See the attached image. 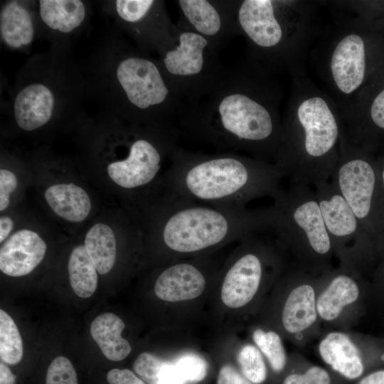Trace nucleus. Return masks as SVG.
<instances>
[{
	"instance_id": "f257e3e1",
	"label": "nucleus",
	"mask_w": 384,
	"mask_h": 384,
	"mask_svg": "<svg viewBox=\"0 0 384 384\" xmlns=\"http://www.w3.org/2000/svg\"><path fill=\"white\" fill-rule=\"evenodd\" d=\"M278 102L262 69L225 68L206 94L183 104L176 127L181 138L274 164L282 129Z\"/></svg>"
},
{
	"instance_id": "f03ea898",
	"label": "nucleus",
	"mask_w": 384,
	"mask_h": 384,
	"mask_svg": "<svg viewBox=\"0 0 384 384\" xmlns=\"http://www.w3.org/2000/svg\"><path fill=\"white\" fill-rule=\"evenodd\" d=\"M88 100L129 122L175 126L183 104L168 85L158 58L132 43L114 24L80 62Z\"/></svg>"
},
{
	"instance_id": "7ed1b4c3",
	"label": "nucleus",
	"mask_w": 384,
	"mask_h": 384,
	"mask_svg": "<svg viewBox=\"0 0 384 384\" xmlns=\"http://www.w3.org/2000/svg\"><path fill=\"white\" fill-rule=\"evenodd\" d=\"M284 178L274 164L245 154H205L178 146L156 191L167 199L244 208L257 198L278 199Z\"/></svg>"
},
{
	"instance_id": "20e7f679",
	"label": "nucleus",
	"mask_w": 384,
	"mask_h": 384,
	"mask_svg": "<svg viewBox=\"0 0 384 384\" xmlns=\"http://www.w3.org/2000/svg\"><path fill=\"white\" fill-rule=\"evenodd\" d=\"M86 100L87 82L80 62L69 50L50 47L31 56L18 71L7 112L17 128L33 133L63 121L82 120Z\"/></svg>"
},
{
	"instance_id": "39448f33",
	"label": "nucleus",
	"mask_w": 384,
	"mask_h": 384,
	"mask_svg": "<svg viewBox=\"0 0 384 384\" xmlns=\"http://www.w3.org/2000/svg\"><path fill=\"white\" fill-rule=\"evenodd\" d=\"M149 231L174 254H193L255 233L272 232L277 223L272 204L265 208L217 206L159 198L149 206Z\"/></svg>"
},
{
	"instance_id": "423d86ee",
	"label": "nucleus",
	"mask_w": 384,
	"mask_h": 384,
	"mask_svg": "<svg viewBox=\"0 0 384 384\" xmlns=\"http://www.w3.org/2000/svg\"><path fill=\"white\" fill-rule=\"evenodd\" d=\"M282 120L274 165L289 181L315 186L329 181L339 156L343 129L329 101L306 94Z\"/></svg>"
},
{
	"instance_id": "0eeeda50",
	"label": "nucleus",
	"mask_w": 384,
	"mask_h": 384,
	"mask_svg": "<svg viewBox=\"0 0 384 384\" xmlns=\"http://www.w3.org/2000/svg\"><path fill=\"white\" fill-rule=\"evenodd\" d=\"M112 134V160L106 171L112 181L126 192L142 194L156 189L162 167L179 146V130L171 125L155 126L129 122L104 111Z\"/></svg>"
},
{
	"instance_id": "6e6552de",
	"label": "nucleus",
	"mask_w": 384,
	"mask_h": 384,
	"mask_svg": "<svg viewBox=\"0 0 384 384\" xmlns=\"http://www.w3.org/2000/svg\"><path fill=\"white\" fill-rule=\"evenodd\" d=\"M273 205L277 211L274 233L281 247L290 249L305 267H321L334 249L314 190L289 181Z\"/></svg>"
},
{
	"instance_id": "1a4fd4ad",
	"label": "nucleus",
	"mask_w": 384,
	"mask_h": 384,
	"mask_svg": "<svg viewBox=\"0 0 384 384\" xmlns=\"http://www.w3.org/2000/svg\"><path fill=\"white\" fill-rule=\"evenodd\" d=\"M175 26V43L157 58L174 94L182 104H188L206 94L225 68L218 58L219 49L210 41L179 19Z\"/></svg>"
},
{
	"instance_id": "9d476101",
	"label": "nucleus",
	"mask_w": 384,
	"mask_h": 384,
	"mask_svg": "<svg viewBox=\"0 0 384 384\" xmlns=\"http://www.w3.org/2000/svg\"><path fill=\"white\" fill-rule=\"evenodd\" d=\"M114 25L142 51L159 55L176 40V28L161 0L101 1Z\"/></svg>"
},
{
	"instance_id": "9b49d317",
	"label": "nucleus",
	"mask_w": 384,
	"mask_h": 384,
	"mask_svg": "<svg viewBox=\"0 0 384 384\" xmlns=\"http://www.w3.org/2000/svg\"><path fill=\"white\" fill-rule=\"evenodd\" d=\"M291 1H238L235 17L252 56L268 63L283 60L289 45L287 12Z\"/></svg>"
},
{
	"instance_id": "f8f14e48",
	"label": "nucleus",
	"mask_w": 384,
	"mask_h": 384,
	"mask_svg": "<svg viewBox=\"0 0 384 384\" xmlns=\"http://www.w3.org/2000/svg\"><path fill=\"white\" fill-rule=\"evenodd\" d=\"M267 233H251L240 239V252L228 267L222 282L220 297L225 306L242 307L257 292L265 265L275 260L272 242L265 236Z\"/></svg>"
},
{
	"instance_id": "ddd939ff",
	"label": "nucleus",
	"mask_w": 384,
	"mask_h": 384,
	"mask_svg": "<svg viewBox=\"0 0 384 384\" xmlns=\"http://www.w3.org/2000/svg\"><path fill=\"white\" fill-rule=\"evenodd\" d=\"M314 188L334 251L352 262L365 244L366 232L346 201L329 181Z\"/></svg>"
},
{
	"instance_id": "4468645a",
	"label": "nucleus",
	"mask_w": 384,
	"mask_h": 384,
	"mask_svg": "<svg viewBox=\"0 0 384 384\" xmlns=\"http://www.w3.org/2000/svg\"><path fill=\"white\" fill-rule=\"evenodd\" d=\"M178 19L218 49L240 35L235 17L238 1L178 0Z\"/></svg>"
},
{
	"instance_id": "2eb2a0df",
	"label": "nucleus",
	"mask_w": 384,
	"mask_h": 384,
	"mask_svg": "<svg viewBox=\"0 0 384 384\" xmlns=\"http://www.w3.org/2000/svg\"><path fill=\"white\" fill-rule=\"evenodd\" d=\"M41 37L46 38L50 47L70 50L72 40L86 26L90 17L89 2L82 0L36 1Z\"/></svg>"
},
{
	"instance_id": "dca6fc26",
	"label": "nucleus",
	"mask_w": 384,
	"mask_h": 384,
	"mask_svg": "<svg viewBox=\"0 0 384 384\" xmlns=\"http://www.w3.org/2000/svg\"><path fill=\"white\" fill-rule=\"evenodd\" d=\"M329 75L337 90L352 95L363 84L366 72V48L363 38L351 30L333 46L329 61Z\"/></svg>"
},
{
	"instance_id": "f3484780",
	"label": "nucleus",
	"mask_w": 384,
	"mask_h": 384,
	"mask_svg": "<svg viewBox=\"0 0 384 384\" xmlns=\"http://www.w3.org/2000/svg\"><path fill=\"white\" fill-rule=\"evenodd\" d=\"M41 37L36 1L9 0L1 3L0 39L12 50H26Z\"/></svg>"
},
{
	"instance_id": "a211bd4d",
	"label": "nucleus",
	"mask_w": 384,
	"mask_h": 384,
	"mask_svg": "<svg viewBox=\"0 0 384 384\" xmlns=\"http://www.w3.org/2000/svg\"><path fill=\"white\" fill-rule=\"evenodd\" d=\"M47 245L39 234L24 228L13 233L0 249V270L18 277L31 273L43 260Z\"/></svg>"
},
{
	"instance_id": "6ab92c4d",
	"label": "nucleus",
	"mask_w": 384,
	"mask_h": 384,
	"mask_svg": "<svg viewBox=\"0 0 384 384\" xmlns=\"http://www.w3.org/2000/svg\"><path fill=\"white\" fill-rule=\"evenodd\" d=\"M206 286L203 272L190 262H178L165 268L157 277L154 292L160 299L175 302L199 297Z\"/></svg>"
},
{
	"instance_id": "aec40b11",
	"label": "nucleus",
	"mask_w": 384,
	"mask_h": 384,
	"mask_svg": "<svg viewBox=\"0 0 384 384\" xmlns=\"http://www.w3.org/2000/svg\"><path fill=\"white\" fill-rule=\"evenodd\" d=\"M319 351L332 370L346 380H357L367 373L360 351L344 333L328 334L320 342Z\"/></svg>"
},
{
	"instance_id": "412c9836",
	"label": "nucleus",
	"mask_w": 384,
	"mask_h": 384,
	"mask_svg": "<svg viewBox=\"0 0 384 384\" xmlns=\"http://www.w3.org/2000/svg\"><path fill=\"white\" fill-rule=\"evenodd\" d=\"M316 293L309 280L296 284L284 303L282 321L285 330L298 334L311 327L317 318Z\"/></svg>"
},
{
	"instance_id": "4be33fe9",
	"label": "nucleus",
	"mask_w": 384,
	"mask_h": 384,
	"mask_svg": "<svg viewBox=\"0 0 384 384\" xmlns=\"http://www.w3.org/2000/svg\"><path fill=\"white\" fill-rule=\"evenodd\" d=\"M44 198L58 217L70 223L84 221L91 212L92 203L88 193L73 183L50 186L44 192Z\"/></svg>"
},
{
	"instance_id": "5701e85b",
	"label": "nucleus",
	"mask_w": 384,
	"mask_h": 384,
	"mask_svg": "<svg viewBox=\"0 0 384 384\" xmlns=\"http://www.w3.org/2000/svg\"><path fill=\"white\" fill-rule=\"evenodd\" d=\"M359 294L358 283L351 275L344 272L334 274L316 299L317 313L323 320L333 321L344 307L354 303Z\"/></svg>"
},
{
	"instance_id": "b1692460",
	"label": "nucleus",
	"mask_w": 384,
	"mask_h": 384,
	"mask_svg": "<svg viewBox=\"0 0 384 384\" xmlns=\"http://www.w3.org/2000/svg\"><path fill=\"white\" fill-rule=\"evenodd\" d=\"M124 321L111 312L97 316L91 323L90 334L107 359L120 361L132 351L128 341L122 336Z\"/></svg>"
},
{
	"instance_id": "393cba45",
	"label": "nucleus",
	"mask_w": 384,
	"mask_h": 384,
	"mask_svg": "<svg viewBox=\"0 0 384 384\" xmlns=\"http://www.w3.org/2000/svg\"><path fill=\"white\" fill-rule=\"evenodd\" d=\"M100 274L110 272L117 259V240L113 229L103 223L87 230L83 243Z\"/></svg>"
},
{
	"instance_id": "a878e982",
	"label": "nucleus",
	"mask_w": 384,
	"mask_h": 384,
	"mask_svg": "<svg viewBox=\"0 0 384 384\" xmlns=\"http://www.w3.org/2000/svg\"><path fill=\"white\" fill-rule=\"evenodd\" d=\"M68 270L75 294L81 298L90 297L97 287L98 272L84 245H78L72 250Z\"/></svg>"
},
{
	"instance_id": "bb28decb",
	"label": "nucleus",
	"mask_w": 384,
	"mask_h": 384,
	"mask_svg": "<svg viewBox=\"0 0 384 384\" xmlns=\"http://www.w3.org/2000/svg\"><path fill=\"white\" fill-rule=\"evenodd\" d=\"M23 355V346L18 329L13 319L0 310V357L3 362L16 365Z\"/></svg>"
},
{
	"instance_id": "cd10ccee",
	"label": "nucleus",
	"mask_w": 384,
	"mask_h": 384,
	"mask_svg": "<svg viewBox=\"0 0 384 384\" xmlns=\"http://www.w3.org/2000/svg\"><path fill=\"white\" fill-rule=\"evenodd\" d=\"M255 343L267 359L272 370L282 372L287 365V356L279 336L272 331L256 329L252 334Z\"/></svg>"
},
{
	"instance_id": "c85d7f7f",
	"label": "nucleus",
	"mask_w": 384,
	"mask_h": 384,
	"mask_svg": "<svg viewBox=\"0 0 384 384\" xmlns=\"http://www.w3.org/2000/svg\"><path fill=\"white\" fill-rule=\"evenodd\" d=\"M242 374L253 384H262L267 378V369L263 356L253 345L241 348L237 358Z\"/></svg>"
},
{
	"instance_id": "c756f323",
	"label": "nucleus",
	"mask_w": 384,
	"mask_h": 384,
	"mask_svg": "<svg viewBox=\"0 0 384 384\" xmlns=\"http://www.w3.org/2000/svg\"><path fill=\"white\" fill-rule=\"evenodd\" d=\"M174 362L178 368L186 383L200 382L203 380L207 375V362L203 358L196 353H184Z\"/></svg>"
},
{
	"instance_id": "7c9ffc66",
	"label": "nucleus",
	"mask_w": 384,
	"mask_h": 384,
	"mask_svg": "<svg viewBox=\"0 0 384 384\" xmlns=\"http://www.w3.org/2000/svg\"><path fill=\"white\" fill-rule=\"evenodd\" d=\"M46 384H78L75 370L70 360L58 356L49 365Z\"/></svg>"
},
{
	"instance_id": "2f4dec72",
	"label": "nucleus",
	"mask_w": 384,
	"mask_h": 384,
	"mask_svg": "<svg viewBox=\"0 0 384 384\" xmlns=\"http://www.w3.org/2000/svg\"><path fill=\"white\" fill-rule=\"evenodd\" d=\"M164 363L153 354L144 352L134 362L133 369L146 384H159V374Z\"/></svg>"
},
{
	"instance_id": "473e14b6",
	"label": "nucleus",
	"mask_w": 384,
	"mask_h": 384,
	"mask_svg": "<svg viewBox=\"0 0 384 384\" xmlns=\"http://www.w3.org/2000/svg\"><path fill=\"white\" fill-rule=\"evenodd\" d=\"M282 384H333V378L325 368L312 366L302 372L294 371L289 373Z\"/></svg>"
},
{
	"instance_id": "72a5a7b5",
	"label": "nucleus",
	"mask_w": 384,
	"mask_h": 384,
	"mask_svg": "<svg viewBox=\"0 0 384 384\" xmlns=\"http://www.w3.org/2000/svg\"><path fill=\"white\" fill-rule=\"evenodd\" d=\"M18 186L15 174L9 169H0V210L4 211L9 206L11 194Z\"/></svg>"
},
{
	"instance_id": "f704fd0d",
	"label": "nucleus",
	"mask_w": 384,
	"mask_h": 384,
	"mask_svg": "<svg viewBox=\"0 0 384 384\" xmlns=\"http://www.w3.org/2000/svg\"><path fill=\"white\" fill-rule=\"evenodd\" d=\"M107 380L109 384H146L129 369H111L107 374Z\"/></svg>"
},
{
	"instance_id": "c9c22d12",
	"label": "nucleus",
	"mask_w": 384,
	"mask_h": 384,
	"mask_svg": "<svg viewBox=\"0 0 384 384\" xmlns=\"http://www.w3.org/2000/svg\"><path fill=\"white\" fill-rule=\"evenodd\" d=\"M217 384H253L233 366H223L218 375Z\"/></svg>"
},
{
	"instance_id": "e433bc0d",
	"label": "nucleus",
	"mask_w": 384,
	"mask_h": 384,
	"mask_svg": "<svg viewBox=\"0 0 384 384\" xmlns=\"http://www.w3.org/2000/svg\"><path fill=\"white\" fill-rule=\"evenodd\" d=\"M158 379L159 384H184L186 383L174 362L164 361Z\"/></svg>"
},
{
	"instance_id": "4c0bfd02",
	"label": "nucleus",
	"mask_w": 384,
	"mask_h": 384,
	"mask_svg": "<svg viewBox=\"0 0 384 384\" xmlns=\"http://www.w3.org/2000/svg\"><path fill=\"white\" fill-rule=\"evenodd\" d=\"M370 117L375 126L384 130V89L374 98L370 109Z\"/></svg>"
},
{
	"instance_id": "58836bf2",
	"label": "nucleus",
	"mask_w": 384,
	"mask_h": 384,
	"mask_svg": "<svg viewBox=\"0 0 384 384\" xmlns=\"http://www.w3.org/2000/svg\"><path fill=\"white\" fill-rule=\"evenodd\" d=\"M356 384H384V367L366 373L356 380Z\"/></svg>"
},
{
	"instance_id": "ea45409f",
	"label": "nucleus",
	"mask_w": 384,
	"mask_h": 384,
	"mask_svg": "<svg viewBox=\"0 0 384 384\" xmlns=\"http://www.w3.org/2000/svg\"><path fill=\"white\" fill-rule=\"evenodd\" d=\"M14 226L13 219L8 215H1L0 218V242L5 241L12 231Z\"/></svg>"
},
{
	"instance_id": "a19ab883",
	"label": "nucleus",
	"mask_w": 384,
	"mask_h": 384,
	"mask_svg": "<svg viewBox=\"0 0 384 384\" xmlns=\"http://www.w3.org/2000/svg\"><path fill=\"white\" fill-rule=\"evenodd\" d=\"M0 384H15V376L3 363H0Z\"/></svg>"
},
{
	"instance_id": "79ce46f5",
	"label": "nucleus",
	"mask_w": 384,
	"mask_h": 384,
	"mask_svg": "<svg viewBox=\"0 0 384 384\" xmlns=\"http://www.w3.org/2000/svg\"><path fill=\"white\" fill-rule=\"evenodd\" d=\"M380 175L381 185H382L383 191H384V167L383 168V170H382L381 174Z\"/></svg>"
},
{
	"instance_id": "37998d69",
	"label": "nucleus",
	"mask_w": 384,
	"mask_h": 384,
	"mask_svg": "<svg viewBox=\"0 0 384 384\" xmlns=\"http://www.w3.org/2000/svg\"></svg>"
}]
</instances>
